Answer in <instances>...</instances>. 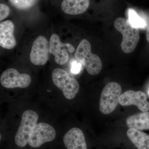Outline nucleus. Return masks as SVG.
<instances>
[{
  "label": "nucleus",
  "mask_w": 149,
  "mask_h": 149,
  "mask_svg": "<svg viewBox=\"0 0 149 149\" xmlns=\"http://www.w3.org/2000/svg\"><path fill=\"white\" fill-rule=\"evenodd\" d=\"M146 39L148 42L149 43V24L147 28L146 33Z\"/></svg>",
  "instance_id": "nucleus-20"
},
{
  "label": "nucleus",
  "mask_w": 149,
  "mask_h": 149,
  "mask_svg": "<svg viewBox=\"0 0 149 149\" xmlns=\"http://www.w3.org/2000/svg\"><path fill=\"white\" fill-rule=\"evenodd\" d=\"M11 4L18 9H28L32 7L37 0H8Z\"/></svg>",
  "instance_id": "nucleus-17"
},
{
  "label": "nucleus",
  "mask_w": 149,
  "mask_h": 149,
  "mask_svg": "<svg viewBox=\"0 0 149 149\" xmlns=\"http://www.w3.org/2000/svg\"><path fill=\"white\" fill-rule=\"evenodd\" d=\"M49 53V43L47 40L44 36H38L32 45L30 61L35 65H44L48 61Z\"/></svg>",
  "instance_id": "nucleus-9"
},
{
  "label": "nucleus",
  "mask_w": 149,
  "mask_h": 149,
  "mask_svg": "<svg viewBox=\"0 0 149 149\" xmlns=\"http://www.w3.org/2000/svg\"><path fill=\"white\" fill-rule=\"evenodd\" d=\"M10 13V9L6 5L1 3L0 4V20L6 18L8 16Z\"/></svg>",
  "instance_id": "nucleus-18"
},
{
  "label": "nucleus",
  "mask_w": 149,
  "mask_h": 149,
  "mask_svg": "<svg viewBox=\"0 0 149 149\" xmlns=\"http://www.w3.org/2000/svg\"><path fill=\"white\" fill-rule=\"evenodd\" d=\"M119 103L123 106L134 105L143 112L149 110V102L147 101L146 95L141 91H125L119 97Z\"/></svg>",
  "instance_id": "nucleus-10"
},
{
  "label": "nucleus",
  "mask_w": 149,
  "mask_h": 149,
  "mask_svg": "<svg viewBox=\"0 0 149 149\" xmlns=\"http://www.w3.org/2000/svg\"></svg>",
  "instance_id": "nucleus-21"
},
{
  "label": "nucleus",
  "mask_w": 149,
  "mask_h": 149,
  "mask_svg": "<svg viewBox=\"0 0 149 149\" xmlns=\"http://www.w3.org/2000/svg\"><path fill=\"white\" fill-rule=\"evenodd\" d=\"M56 132L52 126L45 123H37L28 142L32 148H39L55 139Z\"/></svg>",
  "instance_id": "nucleus-8"
},
{
  "label": "nucleus",
  "mask_w": 149,
  "mask_h": 149,
  "mask_svg": "<svg viewBox=\"0 0 149 149\" xmlns=\"http://www.w3.org/2000/svg\"><path fill=\"white\" fill-rule=\"evenodd\" d=\"M89 5V0H63L61 7L64 13L70 15H77L85 13Z\"/></svg>",
  "instance_id": "nucleus-13"
},
{
  "label": "nucleus",
  "mask_w": 149,
  "mask_h": 149,
  "mask_svg": "<svg viewBox=\"0 0 149 149\" xmlns=\"http://www.w3.org/2000/svg\"><path fill=\"white\" fill-rule=\"evenodd\" d=\"M74 57L91 75H96L100 72L102 66L101 60L99 56L92 53L91 45L88 40L84 39L80 42Z\"/></svg>",
  "instance_id": "nucleus-1"
},
{
  "label": "nucleus",
  "mask_w": 149,
  "mask_h": 149,
  "mask_svg": "<svg viewBox=\"0 0 149 149\" xmlns=\"http://www.w3.org/2000/svg\"><path fill=\"white\" fill-rule=\"evenodd\" d=\"M38 117L37 113L28 110L23 113L21 123L15 138V144L20 147H25L32 136L37 124Z\"/></svg>",
  "instance_id": "nucleus-3"
},
{
  "label": "nucleus",
  "mask_w": 149,
  "mask_h": 149,
  "mask_svg": "<svg viewBox=\"0 0 149 149\" xmlns=\"http://www.w3.org/2000/svg\"><path fill=\"white\" fill-rule=\"evenodd\" d=\"M52 79L54 85L61 90L66 99L72 100L79 92V85L76 79L70 77L64 70L56 68L52 74Z\"/></svg>",
  "instance_id": "nucleus-5"
},
{
  "label": "nucleus",
  "mask_w": 149,
  "mask_h": 149,
  "mask_svg": "<svg viewBox=\"0 0 149 149\" xmlns=\"http://www.w3.org/2000/svg\"><path fill=\"white\" fill-rule=\"evenodd\" d=\"M63 140L67 149H87L85 135L80 128H71L65 135Z\"/></svg>",
  "instance_id": "nucleus-11"
},
{
  "label": "nucleus",
  "mask_w": 149,
  "mask_h": 149,
  "mask_svg": "<svg viewBox=\"0 0 149 149\" xmlns=\"http://www.w3.org/2000/svg\"><path fill=\"white\" fill-rule=\"evenodd\" d=\"M128 20L131 25L136 28H143L146 25L143 19L139 16L132 9L128 10Z\"/></svg>",
  "instance_id": "nucleus-16"
},
{
  "label": "nucleus",
  "mask_w": 149,
  "mask_h": 149,
  "mask_svg": "<svg viewBox=\"0 0 149 149\" xmlns=\"http://www.w3.org/2000/svg\"><path fill=\"white\" fill-rule=\"evenodd\" d=\"M122 88L119 83L111 82L104 88L101 95L100 110L104 114L112 112L119 103Z\"/></svg>",
  "instance_id": "nucleus-4"
},
{
  "label": "nucleus",
  "mask_w": 149,
  "mask_h": 149,
  "mask_svg": "<svg viewBox=\"0 0 149 149\" xmlns=\"http://www.w3.org/2000/svg\"><path fill=\"white\" fill-rule=\"evenodd\" d=\"M116 29L122 35L121 49L126 54L132 53L135 50L140 40L139 28L133 27L128 19L118 17L114 22Z\"/></svg>",
  "instance_id": "nucleus-2"
},
{
  "label": "nucleus",
  "mask_w": 149,
  "mask_h": 149,
  "mask_svg": "<svg viewBox=\"0 0 149 149\" xmlns=\"http://www.w3.org/2000/svg\"><path fill=\"white\" fill-rule=\"evenodd\" d=\"M14 25L10 20L0 23V46L4 49H12L16 45L13 35Z\"/></svg>",
  "instance_id": "nucleus-12"
},
{
  "label": "nucleus",
  "mask_w": 149,
  "mask_h": 149,
  "mask_svg": "<svg viewBox=\"0 0 149 149\" xmlns=\"http://www.w3.org/2000/svg\"><path fill=\"white\" fill-rule=\"evenodd\" d=\"M126 124L129 128L140 130H149V112H143L129 116Z\"/></svg>",
  "instance_id": "nucleus-14"
},
{
  "label": "nucleus",
  "mask_w": 149,
  "mask_h": 149,
  "mask_svg": "<svg viewBox=\"0 0 149 149\" xmlns=\"http://www.w3.org/2000/svg\"><path fill=\"white\" fill-rule=\"evenodd\" d=\"M82 67V64L80 62L74 61L71 63L70 71L73 74H77L81 71Z\"/></svg>",
  "instance_id": "nucleus-19"
},
{
  "label": "nucleus",
  "mask_w": 149,
  "mask_h": 149,
  "mask_svg": "<svg viewBox=\"0 0 149 149\" xmlns=\"http://www.w3.org/2000/svg\"><path fill=\"white\" fill-rule=\"evenodd\" d=\"M0 81L1 84L6 88H25L31 84L32 79L29 74H20L17 70L9 68L2 74Z\"/></svg>",
  "instance_id": "nucleus-6"
},
{
  "label": "nucleus",
  "mask_w": 149,
  "mask_h": 149,
  "mask_svg": "<svg viewBox=\"0 0 149 149\" xmlns=\"http://www.w3.org/2000/svg\"><path fill=\"white\" fill-rule=\"evenodd\" d=\"M127 136L138 149H149V135L141 130L129 128Z\"/></svg>",
  "instance_id": "nucleus-15"
},
{
  "label": "nucleus",
  "mask_w": 149,
  "mask_h": 149,
  "mask_svg": "<svg viewBox=\"0 0 149 149\" xmlns=\"http://www.w3.org/2000/svg\"><path fill=\"white\" fill-rule=\"evenodd\" d=\"M74 50V48L71 44L62 43L56 34H53L51 36L49 42V53L54 56L56 63L60 65L66 63L69 59L68 52L72 53Z\"/></svg>",
  "instance_id": "nucleus-7"
}]
</instances>
